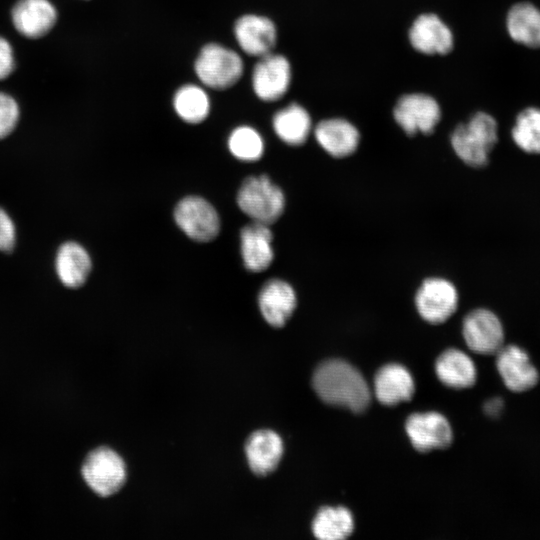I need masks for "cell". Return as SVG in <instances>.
Masks as SVG:
<instances>
[{
  "label": "cell",
  "mask_w": 540,
  "mask_h": 540,
  "mask_svg": "<svg viewBox=\"0 0 540 540\" xmlns=\"http://www.w3.org/2000/svg\"><path fill=\"white\" fill-rule=\"evenodd\" d=\"M81 473L90 489L101 497L117 493L127 479L122 457L108 447H98L85 458Z\"/></svg>",
  "instance_id": "5b68a950"
},
{
  "label": "cell",
  "mask_w": 540,
  "mask_h": 540,
  "mask_svg": "<svg viewBox=\"0 0 540 540\" xmlns=\"http://www.w3.org/2000/svg\"><path fill=\"white\" fill-rule=\"evenodd\" d=\"M15 29L36 39L46 35L57 21V11L48 0H19L11 12Z\"/></svg>",
  "instance_id": "9a60e30c"
},
{
  "label": "cell",
  "mask_w": 540,
  "mask_h": 540,
  "mask_svg": "<svg viewBox=\"0 0 540 540\" xmlns=\"http://www.w3.org/2000/svg\"><path fill=\"white\" fill-rule=\"evenodd\" d=\"M515 145L528 154H540V108L526 107L521 110L511 130Z\"/></svg>",
  "instance_id": "4316f807"
},
{
  "label": "cell",
  "mask_w": 540,
  "mask_h": 540,
  "mask_svg": "<svg viewBox=\"0 0 540 540\" xmlns=\"http://www.w3.org/2000/svg\"><path fill=\"white\" fill-rule=\"evenodd\" d=\"M258 304L266 322L280 328L292 316L297 305V297L289 283L280 279H271L261 288Z\"/></svg>",
  "instance_id": "e0dca14e"
},
{
  "label": "cell",
  "mask_w": 540,
  "mask_h": 540,
  "mask_svg": "<svg viewBox=\"0 0 540 540\" xmlns=\"http://www.w3.org/2000/svg\"><path fill=\"white\" fill-rule=\"evenodd\" d=\"M505 26L515 43L540 49V8L535 4L528 1L513 4L507 11Z\"/></svg>",
  "instance_id": "44dd1931"
},
{
  "label": "cell",
  "mask_w": 540,
  "mask_h": 540,
  "mask_svg": "<svg viewBox=\"0 0 540 540\" xmlns=\"http://www.w3.org/2000/svg\"><path fill=\"white\" fill-rule=\"evenodd\" d=\"M314 136L320 147L334 158L352 155L360 142L358 129L342 118L320 121L314 128Z\"/></svg>",
  "instance_id": "ac0fdd59"
},
{
  "label": "cell",
  "mask_w": 540,
  "mask_h": 540,
  "mask_svg": "<svg viewBox=\"0 0 540 540\" xmlns=\"http://www.w3.org/2000/svg\"><path fill=\"white\" fill-rule=\"evenodd\" d=\"M91 270L88 252L76 242L61 245L56 256V272L63 285L77 288L83 285Z\"/></svg>",
  "instance_id": "603a6c76"
},
{
  "label": "cell",
  "mask_w": 540,
  "mask_h": 540,
  "mask_svg": "<svg viewBox=\"0 0 540 540\" xmlns=\"http://www.w3.org/2000/svg\"><path fill=\"white\" fill-rule=\"evenodd\" d=\"M405 429L413 447L422 453L446 448L453 438L448 420L437 412L412 414Z\"/></svg>",
  "instance_id": "8fae6325"
},
{
  "label": "cell",
  "mask_w": 540,
  "mask_h": 540,
  "mask_svg": "<svg viewBox=\"0 0 540 540\" xmlns=\"http://www.w3.org/2000/svg\"><path fill=\"white\" fill-rule=\"evenodd\" d=\"M374 392L380 403L394 406L409 401L415 392L410 372L400 364H388L378 370L374 378Z\"/></svg>",
  "instance_id": "d6986e66"
},
{
  "label": "cell",
  "mask_w": 540,
  "mask_h": 540,
  "mask_svg": "<svg viewBox=\"0 0 540 540\" xmlns=\"http://www.w3.org/2000/svg\"><path fill=\"white\" fill-rule=\"evenodd\" d=\"M244 450L250 470L257 476H267L281 461L283 441L276 432L261 429L248 436Z\"/></svg>",
  "instance_id": "2e32d148"
},
{
  "label": "cell",
  "mask_w": 540,
  "mask_h": 540,
  "mask_svg": "<svg viewBox=\"0 0 540 540\" xmlns=\"http://www.w3.org/2000/svg\"><path fill=\"white\" fill-rule=\"evenodd\" d=\"M173 106L182 120L190 124H197L208 116L210 99L200 86L187 84L176 91Z\"/></svg>",
  "instance_id": "484cf974"
},
{
  "label": "cell",
  "mask_w": 540,
  "mask_h": 540,
  "mask_svg": "<svg viewBox=\"0 0 540 540\" xmlns=\"http://www.w3.org/2000/svg\"><path fill=\"white\" fill-rule=\"evenodd\" d=\"M313 388L325 403L363 412L371 401L370 389L362 374L349 363L332 359L322 362L314 371Z\"/></svg>",
  "instance_id": "6da1fadb"
},
{
  "label": "cell",
  "mask_w": 540,
  "mask_h": 540,
  "mask_svg": "<svg viewBox=\"0 0 540 540\" xmlns=\"http://www.w3.org/2000/svg\"><path fill=\"white\" fill-rule=\"evenodd\" d=\"M291 66L286 57L269 53L260 57L252 73V87L256 96L267 102L280 99L288 91Z\"/></svg>",
  "instance_id": "30bf717a"
},
{
  "label": "cell",
  "mask_w": 540,
  "mask_h": 540,
  "mask_svg": "<svg viewBox=\"0 0 540 540\" xmlns=\"http://www.w3.org/2000/svg\"><path fill=\"white\" fill-rule=\"evenodd\" d=\"M498 141V124L486 112L475 113L466 123L459 124L450 137L456 155L467 165L482 168Z\"/></svg>",
  "instance_id": "7a4b0ae2"
},
{
  "label": "cell",
  "mask_w": 540,
  "mask_h": 540,
  "mask_svg": "<svg viewBox=\"0 0 540 540\" xmlns=\"http://www.w3.org/2000/svg\"><path fill=\"white\" fill-rule=\"evenodd\" d=\"M435 372L439 380L454 389L471 387L476 381L473 360L463 351L448 349L436 360Z\"/></svg>",
  "instance_id": "7402d4cb"
},
{
  "label": "cell",
  "mask_w": 540,
  "mask_h": 540,
  "mask_svg": "<svg viewBox=\"0 0 540 540\" xmlns=\"http://www.w3.org/2000/svg\"><path fill=\"white\" fill-rule=\"evenodd\" d=\"M235 38L248 55L262 57L271 53L277 40L275 24L267 17L247 14L235 22Z\"/></svg>",
  "instance_id": "5bb4252c"
},
{
  "label": "cell",
  "mask_w": 540,
  "mask_h": 540,
  "mask_svg": "<svg viewBox=\"0 0 540 540\" xmlns=\"http://www.w3.org/2000/svg\"><path fill=\"white\" fill-rule=\"evenodd\" d=\"M273 234L268 225L254 222L241 230V254L245 267L252 272L267 269L273 261Z\"/></svg>",
  "instance_id": "ffe728a7"
},
{
  "label": "cell",
  "mask_w": 540,
  "mask_h": 540,
  "mask_svg": "<svg viewBox=\"0 0 540 540\" xmlns=\"http://www.w3.org/2000/svg\"><path fill=\"white\" fill-rule=\"evenodd\" d=\"M393 117L407 135H428L434 132L441 119V108L432 96L411 93L398 99L393 109Z\"/></svg>",
  "instance_id": "8992f818"
},
{
  "label": "cell",
  "mask_w": 540,
  "mask_h": 540,
  "mask_svg": "<svg viewBox=\"0 0 540 540\" xmlns=\"http://www.w3.org/2000/svg\"><path fill=\"white\" fill-rule=\"evenodd\" d=\"M462 334L469 349L481 355L496 354L504 342L500 319L485 308L474 309L465 316Z\"/></svg>",
  "instance_id": "9c48e42d"
},
{
  "label": "cell",
  "mask_w": 540,
  "mask_h": 540,
  "mask_svg": "<svg viewBox=\"0 0 540 540\" xmlns=\"http://www.w3.org/2000/svg\"><path fill=\"white\" fill-rule=\"evenodd\" d=\"M354 521L345 507H324L316 514L312 532L320 540H343L353 532Z\"/></svg>",
  "instance_id": "d4e9b609"
},
{
  "label": "cell",
  "mask_w": 540,
  "mask_h": 540,
  "mask_svg": "<svg viewBox=\"0 0 540 540\" xmlns=\"http://www.w3.org/2000/svg\"><path fill=\"white\" fill-rule=\"evenodd\" d=\"M19 106L15 99L0 92V139L7 137L15 129L19 120Z\"/></svg>",
  "instance_id": "f1b7e54d"
},
{
  "label": "cell",
  "mask_w": 540,
  "mask_h": 540,
  "mask_svg": "<svg viewBox=\"0 0 540 540\" xmlns=\"http://www.w3.org/2000/svg\"><path fill=\"white\" fill-rule=\"evenodd\" d=\"M174 218L180 229L198 242L215 239L220 230L217 211L199 196H188L180 200L174 210Z\"/></svg>",
  "instance_id": "ba28073f"
},
{
  "label": "cell",
  "mask_w": 540,
  "mask_h": 540,
  "mask_svg": "<svg viewBox=\"0 0 540 540\" xmlns=\"http://www.w3.org/2000/svg\"><path fill=\"white\" fill-rule=\"evenodd\" d=\"M273 129L286 144L300 146L306 142L311 133V117L304 107L292 103L274 115Z\"/></svg>",
  "instance_id": "cb8c5ba5"
},
{
  "label": "cell",
  "mask_w": 540,
  "mask_h": 540,
  "mask_svg": "<svg viewBox=\"0 0 540 540\" xmlns=\"http://www.w3.org/2000/svg\"><path fill=\"white\" fill-rule=\"evenodd\" d=\"M16 231L10 216L0 208V251H11L15 245Z\"/></svg>",
  "instance_id": "f546056e"
},
{
  "label": "cell",
  "mask_w": 540,
  "mask_h": 540,
  "mask_svg": "<svg viewBox=\"0 0 540 540\" xmlns=\"http://www.w3.org/2000/svg\"><path fill=\"white\" fill-rule=\"evenodd\" d=\"M502 408L503 401L500 398H493L484 406L485 412L492 417H496L502 411Z\"/></svg>",
  "instance_id": "1f68e13d"
},
{
  "label": "cell",
  "mask_w": 540,
  "mask_h": 540,
  "mask_svg": "<svg viewBox=\"0 0 540 540\" xmlns=\"http://www.w3.org/2000/svg\"><path fill=\"white\" fill-rule=\"evenodd\" d=\"M458 291L447 279H425L415 295L419 315L428 323L441 324L448 320L458 307Z\"/></svg>",
  "instance_id": "52a82bcc"
},
{
  "label": "cell",
  "mask_w": 540,
  "mask_h": 540,
  "mask_svg": "<svg viewBox=\"0 0 540 540\" xmlns=\"http://www.w3.org/2000/svg\"><path fill=\"white\" fill-rule=\"evenodd\" d=\"M228 147L230 152L242 161L258 160L264 152L262 137L249 126L234 129L229 136Z\"/></svg>",
  "instance_id": "83f0119b"
},
{
  "label": "cell",
  "mask_w": 540,
  "mask_h": 540,
  "mask_svg": "<svg viewBox=\"0 0 540 540\" xmlns=\"http://www.w3.org/2000/svg\"><path fill=\"white\" fill-rule=\"evenodd\" d=\"M496 354L497 370L509 390L523 392L537 384L538 371L525 350L516 345H507L502 346Z\"/></svg>",
  "instance_id": "4fadbf2b"
},
{
  "label": "cell",
  "mask_w": 540,
  "mask_h": 540,
  "mask_svg": "<svg viewBox=\"0 0 540 540\" xmlns=\"http://www.w3.org/2000/svg\"><path fill=\"white\" fill-rule=\"evenodd\" d=\"M237 204L254 222L269 225L282 215L285 197L266 175L251 176L241 184Z\"/></svg>",
  "instance_id": "3957f363"
},
{
  "label": "cell",
  "mask_w": 540,
  "mask_h": 540,
  "mask_svg": "<svg viewBox=\"0 0 540 540\" xmlns=\"http://www.w3.org/2000/svg\"><path fill=\"white\" fill-rule=\"evenodd\" d=\"M408 37L411 46L427 55H446L454 47L450 28L435 14H421L412 23Z\"/></svg>",
  "instance_id": "7c38bea8"
},
{
  "label": "cell",
  "mask_w": 540,
  "mask_h": 540,
  "mask_svg": "<svg viewBox=\"0 0 540 540\" xmlns=\"http://www.w3.org/2000/svg\"><path fill=\"white\" fill-rule=\"evenodd\" d=\"M198 79L212 89H227L243 74V61L233 50L217 43L205 45L194 64Z\"/></svg>",
  "instance_id": "277c9868"
},
{
  "label": "cell",
  "mask_w": 540,
  "mask_h": 540,
  "mask_svg": "<svg viewBox=\"0 0 540 540\" xmlns=\"http://www.w3.org/2000/svg\"><path fill=\"white\" fill-rule=\"evenodd\" d=\"M14 68L13 49L10 43L0 36V80L7 78Z\"/></svg>",
  "instance_id": "4dcf8cb0"
}]
</instances>
